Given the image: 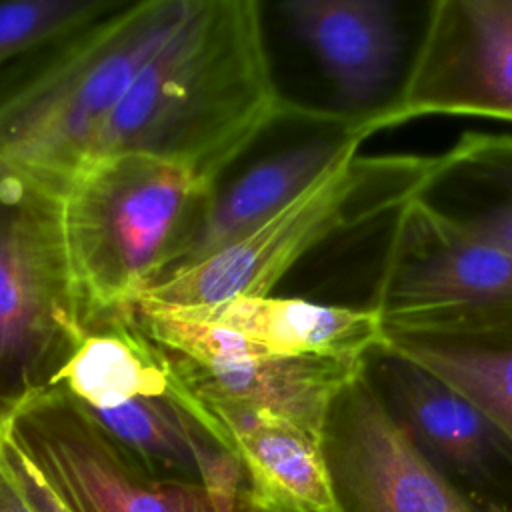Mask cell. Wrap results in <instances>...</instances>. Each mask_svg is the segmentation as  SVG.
<instances>
[{"mask_svg":"<svg viewBox=\"0 0 512 512\" xmlns=\"http://www.w3.org/2000/svg\"><path fill=\"white\" fill-rule=\"evenodd\" d=\"M302 110L272 76L260 4L194 0L106 116L88 158L146 152L218 188L262 132Z\"/></svg>","mask_w":512,"mask_h":512,"instance_id":"6da1fadb","label":"cell"},{"mask_svg":"<svg viewBox=\"0 0 512 512\" xmlns=\"http://www.w3.org/2000/svg\"><path fill=\"white\" fill-rule=\"evenodd\" d=\"M218 188L146 152L86 158L64 190V230L86 324L136 312L186 254Z\"/></svg>","mask_w":512,"mask_h":512,"instance_id":"7a4b0ae2","label":"cell"},{"mask_svg":"<svg viewBox=\"0 0 512 512\" xmlns=\"http://www.w3.org/2000/svg\"><path fill=\"white\" fill-rule=\"evenodd\" d=\"M194 0L124 2L34 56L0 84V176L34 174L68 186L98 128L148 56Z\"/></svg>","mask_w":512,"mask_h":512,"instance_id":"3957f363","label":"cell"},{"mask_svg":"<svg viewBox=\"0 0 512 512\" xmlns=\"http://www.w3.org/2000/svg\"><path fill=\"white\" fill-rule=\"evenodd\" d=\"M434 156H354L336 166L252 232L212 256L146 288L136 310L220 304L270 290L320 244L354 236L408 204L424 184Z\"/></svg>","mask_w":512,"mask_h":512,"instance_id":"277c9868","label":"cell"},{"mask_svg":"<svg viewBox=\"0 0 512 512\" xmlns=\"http://www.w3.org/2000/svg\"><path fill=\"white\" fill-rule=\"evenodd\" d=\"M66 184L0 176V432L52 390L86 334L64 230Z\"/></svg>","mask_w":512,"mask_h":512,"instance_id":"5b68a950","label":"cell"},{"mask_svg":"<svg viewBox=\"0 0 512 512\" xmlns=\"http://www.w3.org/2000/svg\"><path fill=\"white\" fill-rule=\"evenodd\" d=\"M2 432L66 512H230L202 486L148 472L62 388Z\"/></svg>","mask_w":512,"mask_h":512,"instance_id":"8992f818","label":"cell"},{"mask_svg":"<svg viewBox=\"0 0 512 512\" xmlns=\"http://www.w3.org/2000/svg\"><path fill=\"white\" fill-rule=\"evenodd\" d=\"M422 116L512 122V0H438L372 134Z\"/></svg>","mask_w":512,"mask_h":512,"instance_id":"52a82bcc","label":"cell"},{"mask_svg":"<svg viewBox=\"0 0 512 512\" xmlns=\"http://www.w3.org/2000/svg\"><path fill=\"white\" fill-rule=\"evenodd\" d=\"M368 232L376 264L360 308L394 318L512 306V254L450 228L414 198Z\"/></svg>","mask_w":512,"mask_h":512,"instance_id":"ba28073f","label":"cell"},{"mask_svg":"<svg viewBox=\"0 0 512 512\" xmlns=\"http://www.w3.org/2000/svg\"><path fill=\"white\" fill-rule=\"evenodd\" d=\"M320 448L338 512H480L398 426L364 366L332 398Z\"/></svg>","mask_w":512,"mask_h":512,"instance_id":"9c48e42d","label":"cell"},{"mask_svg":"<svg viewBox=\"0 0 512 512\" xmlns=\"http://www.w3.org/2000/svg\"><path fill=\"white\" fill-rule=\"evenodd\" d=\"M364 374L416 448L480 510L512 512V442L440 376L378 344Z\"/></svg>","mask_w":512,"mask_h":512,"instance_id":"30bf717a","label":"cell"},{"mask_svg":"<svg viewBox=\"0 0 512 512\" xmlns=\"http://www.w3.org/2000/svg\"><path fill=\"white\" fill-rule=\"evenodd\" d=\"M86 412L148 472L202 486L228 510L246 484L222 424L184 380L176 358L174 370L156 386Z\"/></svg>","mask_w":512,"mask_h":512,"instance_id":"8fae6325","label":"cell"},{"mask_svg":"<svg viewBox=\"0 0 512 512\" xmlns=\"http://www.w3.org/2000/svg\"><path fill=\"white\" fill-rule=\"evenodd\" d=\"M278 12L330 82L334 112L364 122L372 136V122L392 104L406 76L400 6L388 0H288Z\"/></svg>","mask_w":512,"mask_h":512,"instance_id":"7c38bea8","label":"cell"},{"mask_svg":"<svg viewBox=\"0 0 512 512\" xmlns=\"http://www.w3.org/2000/svg\"><path fill=\"white\" fill-rule=\"evenodd\" d=\"M366 138L370 132L364 122L320 110L304 138L260 158L224 190H216L194 240L170 274L202 262L258 228L324 174L358 156Z\"/></svg>","mask_w":512,"mask_h":512,"instance_id":"4fadbf2b","label":"cell"},{"mask_svg":"<svg viewBox=\"0 0 512 512\" xmlns=\"http://www.w3.org/2000/svg\"><path fill=\"white\" fill-rule=\"evenodd\" d=\"M474 402L512 442V306L382 318V342Z\"/></svg>","mask_w":512,"mask_h":512,"instance_id":"5bb4252c","label":"cell"},{"mask_svg":"<svg viewBox=\"0 0 512 512\" xmlns=\"http://www.w3.org/2000/svg\"><path fill=\"white\" fill-rule=\"evenodd\" d=\"M174 358L204 404L244 406L320 436L332 398L362 370L366 356H242L212 364H194L176 354Z\"/></svg>","mask_w":512,"mask_h":512,"instance_id":"9a60e30c","label":"cell"},{"mask_svg":"<svg viewBox=\"0 0 512 512\" xmlns=\"http://www.w3.org/2000/svg\"><path fill=\"white\" fill-rule=\"evenodd\" d=\"M224 326L262 356L364 358L382 342V318L370 308L304 298L236 296L202 308H176Z\"/></svg>","mask_w":512,"mask_h":512,"instance_id":"2e32d148","label":"cell"},{"mask_svg":"<svg viewBox=\"0 0 512 512\" xmlns=\"http://www.w3.org/2000/svg\"><path fill=\"white\" fill-rule=\"evenodd\" d=\"M440 222L512 254V134L466 132L414 196Z\"/></svg>","mask_w":512,"mask_h":512,"instance_id":"e0dca14e","label":"cell"},{"mask_svg":"<svg viewBox=\"0 0 512 512\" xmlns=\"http://www.w3.org/2000/svg\"><path fill=\"white\" fill-rule=\"evenodd\" d=\"M236 450L246 484L308 512H338L320 436L236 404H206Z\"/></svg>","mask_w":512,"mask_h":512,"instance_id":"ac0fdd59","label":"cell"},{"mask_svg":"<svg viewBox=\"0 0 512 512\" xmlns=\"http://www.w3.org/2000/svg\"><path fill=\"white\" fill-rule=\"evenodd\" d=\"M122 0H0V78L12 64H24L68 40Z\"/></svg>","mask_w":512,"mask_h":512,"instance_id":"d6986e66","label":"cell"},{"mask_svg":"<svg viewBox=\"0 0 512 512\" xmlns=\"http://www.w3.org/2000/svg\"><path fill=\"white\" fill-rule=\"evenodd\" d=\"M230 512H308V510L272 496H264L252 490L248 484H244L236 494L230 506Z\"/></svg>","mask_w":512,"mask_h":512,"instance_id":"ffe728a7","label":"cell"},{"mask_svg":"<svg viewBox=\"0 0 512 512\" xmlns=\"http://www.w3.org/2000/svg\"><path fill=\"white\" fill-rule=\"evenodd\" d=\"M0 512H36L14 478L0 466Z\"/></svg>","mask_w":512,"mask_h":512,"instance_id":"44dd1931","label":"cell"}]
</instances>
